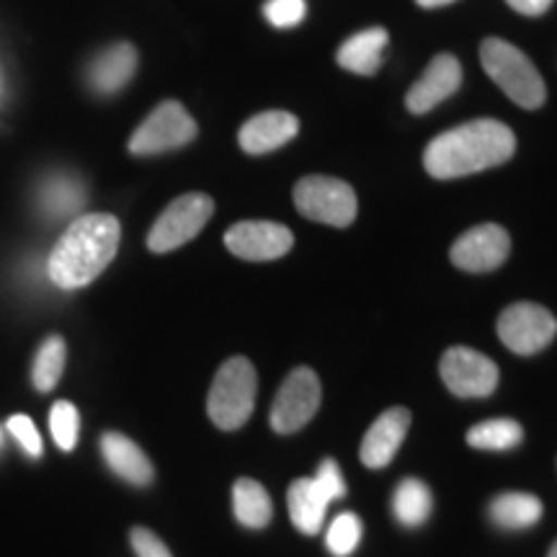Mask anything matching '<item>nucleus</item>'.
Here are the masks:
<instances>
[{
  "instance_id": "6e6552de",
  "label": "nucleus",
  "mask_w": 557,
  "mask_h": 557,
  "mask_svg": "<svg viewBox=\"0 0 557 557\" xmlns=\"http://www.w3.org/2000/svg\"><path fill=\"white\" fill-rule=\"evenodd\" d=\"M320 408V380L308 367H297L278 387L269 423L276 434H295L308 426Z\"/></svg>"
},
{
  "instance_id": "20e7f679",
  "label": "nucleus",
  "mask_w": 557,
  "mask_h": 557,
  "mask_svg": "<svg viewBox=\"0 0 557 557\" xmlns=\"http://www.w3.org/2000/svg\"><path fill=\"white\" fill-rule=\"evenodd\" d=\"M256 389H259V377L253 364L246 357L227 359L214 374L207 398V413L214 426L222 431L246 426L256 406Z\"/></svg>"
},
{
  "instance_id": "a211bd4d",
  "label": "nucleus",
  "mask_w": 557,
  "mask_h": 557,
  "mask_svg": "<svg viewBox=\"0 0 557 557\" xmlns=\"http://www.w3.org/2000/svg\"><path fill=\"white\" fill-rule=\"evenodd\" d=\"M289 504V519L302 534H318L323 529L325 511H329L331 500L320 493L312 478H299L289 485L287 493Z\"/></svg>"
},
{
  "instance_id": "c85d7f7f",
  "label": "nucleus",
  "mask_w": 557,
  "mask_h": 557,
  "mask_svg": "<svg viewBox=\"0 0 557 557\" xmlns=\"http://www.w3.org/2000/svg\"><path fill=\"white\" fill-rule=\"evenodd\" d=\"M9 431L13 434V438L21 444V447L29 451L32 457L41 455V434L37 431V426H34V421L29 416H24V413L11 416Z\"/></svg>"
},
{
  "instance_id": "412c9836",
  "label": "nucleus",
  "mask_w": 557,
  "mask_h": 557,
  "mask_svg": "<svg viewBox=\"0 0 557 557\" xmlns=\"http://www.w3.org/2000/svg\"><path fill=\"white\" fill-rule=\"evenodd\" d=\"M233 508L235 519L248 529H263L271 521V498L267 487L250 478H240L233 487Z\"/></svg>"
},
{
  "instance_id": "c756f323",
  "label": "nucleus",
  "mask_w": 557,
  "mask_h": 557,
  "mask_svg": "<svg viewBox=\"0 0 557 557\" xmlns=\"http://www.w3.org/2000/svg\"><path fill=\"white\" fill-rule=\"evenodd\" d=\"M132 540V547H135L137 557H173L171 549L160 542V537L156 532H150V529L145 527H135L129 534Z\"/></svg>"
},
{
  "instance_id": "473e14b6",
  "label": "nucleus",
  "mask_w": 557,
  "mask_h": 557,
  "mask_svg": "<svg viewBox=\"0 0 557 557\" xmlns=\"http://www.w3.org/2000/svg\"><path fill=\"white\" fill-rule=\"evenodd\" d=\"M547 557H557V542L553 545V549H549V555Z\"/></svg>"
},
{
  "instance_id": "f257e3e1",
  "label": "nucleus",
  "mask_w": 557,
  "mask_h": 557,
  "mask_svg": "<svg viewBox=\"0 0 557 557\" xmlns=\"http://www.w3.org/2000/svg\"><path fill=\"white\" fill-rule=\"evenodd\" d=\"M517 152V135L496 120H475L444 132L429 143L423 165L438 181L496 169Z\"/></svg>"
},
{
  "instance_id": "0eeeda50",
  "label": "nucleus",
  "mask_w": 557,
  "mask_h": 557,
  "mask_svg": "<svg viewBox=\"0 0 557 557\" xmlns=\"http://www.w3.org/2000/svg\"><path fill=\"white\" fill-rule=\"evenodd\" d=\"M212 214V197H207V194H184V197L171 201L156 220L148 235V248L152 253H171V250L186 246L205 230Z\"/></svg>"
},
{
  "instance_id": "b1692460",
  "label": "nucleus",
  "mask_w": 557,
  "mask_h": 557,
  "mask_svg": "<svg viewBox=\"0 0 557 557\" xmlns=\"http://www.w3.org/2000/svg\"><path fill=\"white\" fill-rule=\"evenodd\" d=\"M65 361H67V346L62 336H50L45 344L39 346L37 359H34V369H32V380L34 387L39 393H50V389L58 387V382L65 372Z\"/></svg>"
},
{
  "instance_id": "5701e85b",
  "label": "nucleus",
  "mask_w": 557,
  "mask_h": 557,
  "mask_svg": "<svg viewBox=\"0 0 557 557\" xmlns=\"http://www.w3.org/2000/svg\"><path fill=\"white\" fill-rule=\"evenodd\" d=\"M524 442V429L511 418H491L468 431V444L483 451H511Z\"/></svg>"
},
{
  "instance_id": "cd10ccee",
  "label": "nucleus",
  "mask_w": 557,
  "mask_h": 557,
  "mask_svg": "<svg viewBox=\"0 0 557 557\" xmlns=\"http://www.w3.org/2000/svg\"><path fill=\"white\" fill-rule=\"evenodd\" d=\"M312 480H315L320 493H323L331 504L333 500H341L346 496V483H344V475H341V468H338L336 459H323Z\"/></svg>"
},
{
  "instance_id": "9b49d317",
  "label": "nucleus",
  "mask_w": 557,
  "mask_h": 557,
  "mask_svg": "<svg viewBox=\"0 0 557 557\" xmlns=\"http://www.w3.org/2000/svg\"><path fill=\"white\" fill-rule=\"evenodd\" d=\"M225 246L243 261H274L289 253L295 235L282 222L246 220L227 230Z\"/></svg>"
},
{
  "instance_id": "39448f33",
  "label": "nucleus",
  "mask_w": 557,
  "mask_h": 557,
  "mask_svg": "<svg viewBox=\"0 0 557 557\" xmlns=\"http://www.w3.org/2000/svg\"><path fill=\"white\" fill-rule=\"evenodd\" d=\"M295 207L308 220L331 227H348L357 220L359 201L351 186L331 176H305L295 186Z\"/></svg>"
},
{
  "instance_id": "f03ea898",
  "label": "nucleus",
  "mask_w": 557,
  "mask_h": 557,
  "mask_svg": "<svg viewBox=\"0 0 557 557\" xmlns=\"http://www.w3.org/2000/svg\"><path fill=\"white\" fill-rule=\"evenodd\" d=\"M122 225L114 214H83L70 225L50 253V278L60 289L88 287L114 261Z\"/></svg>"
},
{
  "instance_id": "aec40b11",
  "label": "nucleus",
  "mask_w": 557,
  "mask_h": 557,
  "mask_svg": "<svg viewBox=\"0 0 557 557\" xmlns=\"http://www.w3.org/2000/svg\"><path fill=\"white\" fill-rule=\"evenodd\" d=\"M491 521L508 532H519V529L534 527L545 513L542 500L534 493H500L487 506Z\"/></svg>"
},
{
  "instance_id": "4468645a",
  "label": "nucleus",
  "mask_w": 557,
  "mask_h": 557,
  "mask_svg": "<svg viewBox=\"0 0 557 557\" xmlns=\"http://www.w3.org/2000/svg\"><path fill=\"white\" fill-rule=\"evenodd\" d=\"M410 429V410L408 408H389L382 413L377 421L367 431L364 442H361V462L367 468L380 470L393 462L398 455L403 438H406Z\"/></svg>"
},
{
  "instance_id": "2eb2a0df",
  "label": "nucleus",
  "mask_w": 557,
  "mask_h": 557,
  "mask_svg": "<svg viewBox=\"0 0 557 557\" xmlns=\"http://www.w3.org/2000/svg\"><path fill=\"white\" fill-rule=\"evenodd\" d=\"M299 120L289 111H263V114L250 116L240 127L238 143L248 156H263V152L278 150L297 137Z\"/></svg>"
},
{
  "instance_id": "ddd939ff",
  "label": "nucleus",
  "mask_w": 557,
  "mask_h": 557,
  "mask_svg": "<svg viewBox=\"0 0 557 557\" xmlns=\"http://www.w3.org/2000/svg\"><path fill=\"white\" fill-rule=\"evenodd\" d=\"M462 86V65L455 54H436L429 62L426 73L410 86L406 103L410 114H429L438 103L447 101Z\"/></svg>"
},
{
  "instance_id": "bb28decb",
  "label": "nucleus",
  "mask_w": 557,
  "mask_h": 557,
  "mask_svg": "<svg viewBox=\"0 0 557 557\" xmlns=\"http://www.w3.org/2000/svg\"><path fill=\"white\" fill-rule=\"evenodd\" d=\"M305 13H308L305 0H267V5H263V16L276 29H292L305 18Z\"/></svg>"
},
{
  "instance_id": "9d476101",
  "label": "nucleus",
  "mask_w": 557,
  "mask_h": 557,
  "mask_svg": "<svg viewBox=\"0 0 557 557\" xmlns=\"http://www.w3.org/2000/svg\"><path fill=\"white\" fill-rule=\"evenodd\" d=\"M438 372L457 398H487L498 387L496 361L468 346H451L442 357Z\"/></svg>"
},
{
  "instance_id": "423d86ee",
  "label": "nucleus",
  "mask_w": 557,
  "mask_h": 557,
  "mask_svg": "<svg viewBox=\"0 0 557 557\" xmlns=\"http://www.w3.org/2000/svg\"><path fill=\"white\" fill-rule=\"evenodd\" d=\"M197 122L194 116L181 107L178 101H163L160 107L152 109V114L135 129L129 137L132 156H160V152H171L194 143L197 137Z\"/></svg>"
},
{
  "instance_id": "4be33fe9",
  "label": "nucleus",
  "mask_w": 557,
  "mask_h": 557,
  "mask_svg": "<svg viewBox=\"0 0 557 557\" xmlns=\"http://www.w3.org/2000/svg\"><path fill=\"white\" fill-rule=\"evenodd\" d=\"M431 508H434V498H431L429 485L418 478H406L395 487L393 496V511L395 519L403 527H421L426 524L431 517Z\"/></svg>"
},
{
  "instance_id": "7c9ffc66",
  "label": "nucleus",
  "mask_w": 557,
  "mask_h": 557,
  "mask_svg": "<svg viewBox=\"0 0 557 557\" xmlns=\"http://www.w3.org/2000/svg\"><path fill=\"white\" fill-rule=\"evenodd\" d=\"M506 3L521 13V16H542V13L549 11L555 0H506Z\"/></svg>"
},
{
  "instance_id": "f8f14e48",
  "label": "nucleus",
  "mask_w": 557,
  "mask_h": 557,
  "mask_svg": "<svg viewBox=\"0 0 557 557\" xmlns=\"http://www.w3.org/2000/svg\"><path fill=\"white\" fill-rule=\"evenodd\" d=\"M511 253V238L500 225L485 222V225L470 227L459 235L451 246V263L462 271L483 274V271L498 269Z\"/></svg>"
},
{
  "instance_id": "dca6fc26",
  "label": "nucleus",
  "mask_w": 557,
  "mask_h": 557,
  "mask_svg": "<svg viewBox=\"0 0 557 557\" xmlns=\"http://www.w3.org/2000/svg\"><path fill=\"white\" fill-rule=\"evenodd\" d=\"M137 70V50L129 41H116L90 62L88 83L96 94L109 96L122 90Z\"/></svg>"
},
{
  "instance_id": "2f4dec72",
  "label": "nucleus",
  "mask_w": 557,
  "mask_h": 557,
  "mask_svg": "<svg viewBox=\"0 0 557 557\" xmlns=\"http://www.w3.org/2000/svg\"><path fill=\"white\" fill-rule=\"evenodd\" d=\"M418 5H421V9H438V5H449V3H455V0H416Z\"/></svg>"
},
{
  "instance_id": "7ed1b4c3",
  "label": "nucleus",
  "mask_w": 557,
  "mask_h": 557,
  "mask_svg": "<svg viewBox=\"0 0 557 557\" xmlns=\"http://www.w3.org/2000/svg\"><path fill=\"white\" fill-rule=\"evenodd\" d=\"M480 62L487 78L521 109H540L547 101V86L540 70L511 41L487 37L480 45Z\"/></svg>"
},
{
  "instance_id": "f3484780",
  "label": "nucleus",
  "mask_w": 557,
  "mask_h": 557,
  "mask_svg": "<svg viewBox=\"0 0 557 557\" xmlns=\"http://www.w3.org/2000/svg\"><path fill=\"white\" fill-rule=\"evenodd\" d=\"M101 451L109 468L132 485L145 487L152 483V478H156V470H152V462L148 459V455H145V451L124 434H116V431L103 434Z\"/></svg>"
},
{
  "instance_id": "393cba45",
  "label": "nucleus",
  "mask_w": 557,
  "mask_h": 557,
  "mask_svg": "<svg viewBox=\"0 0 557 557\" xmlns=\"http://www.w3.org/2000/svg\"><path fill=\"white\" fill-rule=\"evenodd\" d=\"M359 542H361V519L351 511L338 513V517L331 521L329 537H325V545H329L331 553L336 557H348L359 547Z\"/></svg>"
},
{
  "instance_id": "6ab92c4d",
  "label": "nucleus",
  "mask_w": 557,
  "mask_h": 557,
  "mask_svg": "<svg viewBox=\"0 0 557 557\" xmlns=\"http://www.w3.org/2000/svg\"><path fill=\"white\" fill-rule=\"evenodd\" d=\"M385 29H367L348 37L336 54L338 65L357 75H374L382 67V52L387 47Z\"/></svg>"
},
{
  "instance_id": "a878e982",
  "label": "nucleus",
  "mask_w": 557,
  "mask_h": 557,
  "mask_svg": "<svg viewBox=\"0 0 557 557\" xmlns=\"http://www.w3.org/2000/svg\"><path fill=\"white\" fill-rule=\"evenodd\" d=\"M50 429H52L54 444H58L62 451H73L75 444H78V429H81L78 408L67 400L54 403L50 413Z\"/></svg>"
},
{
  "instance_id": "1a4fd4ad",
  "label": "nucleus",
  "mask_w": 557,
  "mask_h": 557,
  "mask_svg": "<svg viewBox=\"0 0 557 557\" xmlns=\"http://www.w3.org/2000/svg\"><path fill=\"white\" fill-rule=\"evenodd\" d=\"M557 336V320L553 312L534 302L508 305L498 318V338L506 348L521 357H532L553 344Z\"/></svg>"
}]
</instances>
